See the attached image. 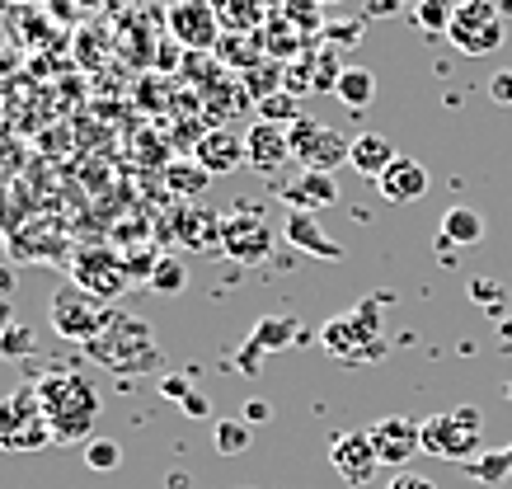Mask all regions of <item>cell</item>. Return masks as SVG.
Returning a JSON list of instances; mask_svg holds the SVG:
<instances>
[{
    "label": "cell",
    "instance_id": "cell-18",
    "mask_svg": "<svg viewBox=\"0 0 512 489\" xmlns=\"http://www.w3.org/2000/svg\"><path fill=\"white\" fill-rule=\"evenodd\" d=\"M240 160H249L245 142L235 137V132H226V127H217V132H207L198 142V165L207 174H231Z\"/></svg>",
    "mask_w": 512,
    "mask_h": 489
},
{
    "label": "cell",
    "instance_id": "cell-19",
    "mask_svg": "<svg viewBox=\"0 0 512 489\" xmlns=\"http://www.w3.org/2000/svg\"><path fill=\"white\" fill-rule=\"evenodd\" d=\"M395 160H400V151H395V142L381 137V132H362L353 142V151H348V165H353L357 174H367V179H381Z\"/></svg>",
    "mask_w": 512,
    "mask_h": 489
},
{
    "label": "cell",
    "instance_id": "cell-39",
    "mask_svg": "<svg viewBox=\"0 0 512 489\" xmlns=\"http://www.w3.org/2000/svg\"><path fill=\"white\" fill-rule=\"evenodd\" d=\"M503 395H508V400H512V381H508V386H503Z\"/></svg>",
    "mask_w": 512,
    "mask_h": 489
},
{
    "label": "cell",
    "instance_id": "cell-33",
    "mask_svg": "<svg viewBox=\"0 0 512 489\" xmlns=\"http://www.w3.org/2000/svg\"><path fill=\"white\" fill-rule=\"evenodd\" d=\"M386 489H437L428 475H419V471H395L386 480Z\"/></svg>",
    "mask_w": 512,
    "mask_h": 489
},
{
    "label": "cell",
    "instance_id": "cell-28",
    "mask_svg": "<svg viewBox=\"0 0 512 489\" xmlns=\"http://www.w3.org/2000/svg\"><path fill=\"white\" fill-rule=\"evenodd\" d=\"M273 15H282L301 33H311L315 24H320V5H315V0H273Z\"/></svg>",
    "mask_w": 512,
    "mask_h": 489
},
{
    "label": "cell",
    "instance_id": "cell-2",
    "mask_svg": "<svg viewBox=\"0 0 512 489\" xmlns=\"http://www.w3.org/2000/svg\"><path fill=\"white\" fill-rule=\"evenodd\" d=\"M85 353H90L99 367L123 372V377H137V372L160 367L156 330H151L141 316H127V311H113V306H109V320L99 325V334L85 344Z\"/></svg>",
    "mask_w": 512,
    "mask_h": 489
},
{
    "label": "cell",
    "instance_id": "cell-13",
    "mask_svg": "<svg viewBox=\"0 0 512 489\" xmlns=\"http://www.w3.org/2000/svg\"><path fill=\"white\" fill-rule=\"evenodd\" d=\"M329 461H334V471H339L353 489L372 485L376 471H381V457H376V447H372V433H339L334 447H329Z\"/></svg>",
    "mask_w": 512,
    "mask_h": 489
},
{
    "label": "cell",
    "instance_id": "cell-14",
    "mask_svg": "<svg viewBox=\"0 0 512 489\" xmlns=\"http://www.w3.org/2000/svg\"><path fill=\"white\" fill-rule=\"evenodd\" d=\"M245 151H249V165H254V170H278L282 160H292V127L259 118V123L245 132Z\"/></svg>",
    "mask_w": 512,
    "mask_h": 489
},
{
    "label": "cell",
    "instance_id": "cell-37",
    "mask_svg": "<svg viewBox=\"0 0 512 489\" xmlns=\"http://www.w3.org/2000/svg\"><path fill=\"white\" fill-rule=\"evenodd\" d=\"M15 330V306H10V297H0V339Z\"/></svg>",
    "mask_w": 512,
    "mask_h": 489
},
{
    "label": "cell",
    "instance_id": "cell-22",
    "mask_svg": "<svg viewBox=\"0 0 512 489\" xmlns=\"http://www.w3.org/2000/svg\"><path fill=\"white\" fill-rule=\"evenodd\" d=\"M306 334V325L296 316H264L259 325H254V334H249V344H259V348H287L296 344Z\"/></svg>",
    "mask_w": 512,
    "mask_h": 489
},
{
    "label": "cell",
    "instance_id": "cell-31",
    "mask_svg": "<svg viewBox=\"0 0 512 489\" xmlns=\"http://www.w3.org/2000/svg\"><path fill=\"white\" fill-rule=\"evenodd\" d=\"M470 297L480 301L484 311H498V306L508 301V292H503V283H494V278H475V283H470Z\"/></svg>",
    "mask_w": 512,
    "mask_h": 489
},
{
    "label": "cell",
    "instance_id": "cell-25",
    "mask_svg": "<svg viewBox=\"0 0 512 489\" xmlns=\"http://www.w3.org/2000/svg\"><path fill=\"white\" fill-rule=\"evenodd\" d=\"M249 428H254V424H245V419H217V428H212V433H217V452H221V457H240V452H249V438H254Z\"/></svg>",
    "mask_w": 512,
    "mask_h": 489
},
{
    "label": "cell",
    "instance_id": "cell-29",
    "mask_svg": "<svg viewBox=\"0 0 512 489\" xmlns=\"http://www.w3.org/2000/svg\"><path fill=\"white\" fill-rule=\"evenodd\" d=\"M118 461H123V447L113 438H90L85 442V466L90 471H118Z\"/></svg>",
    "mask_w": 512,
    "mask_h": 489
},
{
    "label": "cell",
    "instance_id": "cell-1",
    "mask_svg": "<svg viewBox=\"0 0 512 489\" xmlns=\"http://www.w3.org/2000/svg\"><path fill=\"white\" fill-rule=\"evenodd\" d=\"M33 391H38L47 424H52V442H90L99 405H104L90 377L62 367V372H43L33 381Z\"/></svg>",
    "mask_w": 512,
    "mask_h": 489
},
{
    "label": "cell",
    "instance_id": "cell-11",
    "mask_svg": "<svg viewBox=\"0 0 512 489\" xmlns=\"http://www.w3.org/2000/svg\"><path fill=\"white\" fill-rule=\"evenodd\" d=\"M165 24H170V33L184 43L188 52H207L217 48L221 38V15L212 0H174L170 15H165Z\"/></svg>",
    "mask_w": 512,
    "mask_h": 489
},
{
    "label": "cell",
    "instance_id": "cell-17",
    "mask_svg": "<svg viewBox=\"0 0 512 489\" xmlns=\"http://www.w3.org/2000/svg\"><path fill=\"white\" fill-rule=\"evenodd\" d=\"M287 240H292L301 254H315V259H343V245L320 226L315 212H292V217H287Z\"/></svg>",
    "mask_w": 512,
    "mask_h": 489
},
{
    "label": "cell",
    "instance_id": "cell-4",
    "mask_svg": "<svg viewBox=\"0 0 512 489\" xmlns=\"http://www.w3.org/2000/svg\"><path fill=\"white\" fill-rule=\"evenodd\" d=\"M52 442V424L33 386H19L0 400V452H38Z\"/></svg>",
    "mask_w": 512,
    "mask_h": 489
},
{
    "label": "cell",
    "instance_id": "cell-12",
    "mask_svg": "<svg viewBox=\"0 0 512 489\" xmlns=\"http://www.w3.org/2000/svg\"><path fill=\"white\" fill-rule=\"evenodd\" d=\"M367 433H372V447H376V457H381V466H395V471H404L423 452V424L409 419V414H386Z\"/></svg>",
    "mask_w": 512,
    "mask_h": 489
},
{
    "label": "cell",
    "instance_id": "cell-34",
    "mask_svg": "<svg viewBox=\"0 0 512 489\" xmlns=\"http://www.w3.org/2000/svg\"><path fill=\"white\" fill-rule=\"evenodd\" d=\"M489 99L503 104V109H512V71H498V76L489 80Z\"/></svg>",
    "mask_w": 512,
    "mask_h": 489
},
{
    "label": "cell",
    "instance_id": "cell-20",
    "mask_svg": "<svg viewBox=\"0 0 512 489\" xmlns=\"http://www.w3.org/2000/svg\"><path fill=\"white\" fill-rule=\"evenodd\" d=\"M334 95H339V104L348 113H367L372 109V99H376V76L367 71V66H343Z\"/></svg>",
    "mask_w": 512,
    "mask_h": 489
},
{
    "label": "cell",
    "instance_id": "cell-6",
    "mask_svg": "<svg viewBox=\"0 0 512 489\" xmlns=\"http://www.w3.org/2000/svg\"><path fill=\"white\" fill-rule=\"evenodd\" d=\"M320 344L334 358H372V353H381V301L367 297L357 311L329 320L320 330Z\"/></svg>",
    "mask_w": 512,
    "mask_h": 489
},
{
    "label": "cell",
    "instance_id": "cell-8",
    "mask_svg": "<svg viewBox=\"0 0 512 489\" xmlns=\"http://www.w3.org/2000/svg\"><path fill=\"white\" fill-rule=\"evenodd\" d=\"M348 151H353V142L334 127L315 123V118H296L292 123V160H301L306 170L334 174L339 165H348Z\"/></svg>",
    "mask_w": 512,
    "mask_h": 489
},
{
    "label": "cell",
    "instance_id": "cell-16",
    "mask_svg": "<svg viewBox=\"0 0 512 489\" xmlns=\"http://www.w3.org/2000/svg\"><path fill=\"white\" fill-rule=\"evenodd\" d=\"M376 189H381L386 203H419L423 193H428V170H423L419 160L400 156L381 179H376Z\"/></svg>",
    "mask_w": 512,
    "mask_h": 489
},
{
    "label": "cell",
    "instance_id": "cell-21",
    "mask_svg": "<svg viewBox=\"0 0 512 489\" xmlns=\"http://www.w3.org/2000/svg\"><path fill=\"white\" fill-rule=\"evenodd\" d=\"M466 475L484 489H498L512 475V442L508 447H498V452H480L475 461H466Z\"/></svg>",
    "mask_w": 512,
    "mask_h": 489
},
{
    "label": "cell",
    "instance_id": "cell-32",
    "mask_svg": "<svg viewBox=\"0 0 512 489\" xmlns=\"http://www.w3.org/2000/svg\"><path fill=\"white\" fill-rule=\"evenodd\" d=\"M24 353H33V334L24 325H15V330L0 339V358H24Z\"/></svg>",
    "mask_w": 512,
    "mask_h": 489
},
{
    "label": "cell",
    "instance_id": "cell-35",
    "mask_svg": "<svg viewBox=\"0 0 512 489\" xmlns=\"http://www.w3.org/2000/svg\"><path fill=\"white\" fill-rule=\"evenodd\" d=\"M184 410H188V419H207V414H212V400H202V395L188 391L184 395Z\"/></svg>",
    "mask_w": 512,
    "mask_h": 489
},
{
    "label": "cell",
    "instance_id": "cell-41",
    "mask_svg": "<svg viewBox=\"0 0 512 489\" xmlns=\"http://www.w3.org/2000/svg\"><path fill=\"white\" fill-rule=\"evenodd\" d=\"M386 5H400V0H386ZM414 5H419V0H414Z\"/></svg>",
    "mask_w": 512,
    "mask_h": 489
},
{
    "label": "cell",
    "instance_id": "cell-3",
    "mask_svg": "<svg viewBox=\"0 0 512 489\" xmlns=\"http://www.w3.org/2000/svg\"><path fill=\"white\" fill-rule=\"evenodd\" d=\"M423 452L442 461H475L484 452V414L475 405H456L423 424Z\"/></svg>",
    "mask_w": 512,
    "mask_h": 489
},
{
    "label": "cell",
    "instance_id": "cell-40",
    "mask_svg": "<svg viewBox=\"0 0 512 489\" xmlns=\"http://www.w3.org/2000/svg\"><path fill=\"white\" fill-rule=\"evenodd\" d=\"M315 5H339V0H315Z\"/></svg>",
    "mask_w": 512,
    "mask_h": 489
},
{
    "label": "cell",
    "instance_id": "cell-24",
    "mask_svg": "<svg viewBox=\"0 0 512 489\" xmlns=\"http://www.w3.org/2000/svg\"><path fill=\"white\" fill-rule=\"evenodd\" d=\"M235 38H240V33H226V38L217 43L221 62H226V66H259V62H264V33H254L249 43H235Z\"/></svg>",
    "mask_w": 512,
    "mask_h": 489
},
{
    "label": "cell",
    "instance_id": "cell-26",
    "mask_svg": "<svg viewBox=\"0 0 512 489\" xmlns=\"http://www.w3.org/2000/svg\"><path fill=\"white\" fill-rule=\"evenodd\" d=\"M146 283L156 287V292H184L188 264H184V259H174V254H160L156 269H151V278H146Z\"/></svg>",
    "mask_w": 512,
    "mask_h": 489
},
{
    "label": "cell",
    "instance_id": "cell-27",
    "mask_svg": "<svg viewBox=\"0 0 512 489\" xmlns=\"http://www.w3.org/2000/svg\"><path fill=\"white\" fill-rule=\"evenodd\" d=\"M451 15H456V5H451V0H419V5H414V24L428 29V33H447Z\"/></svg>",
    "mask_w": 512,
    "mask_h": 489
},
{
    "label": "cell",
    "instance_id": "cell-30",
    "mask_svg": "<svg viewBox=\"0 0 512 489\" xmlns=\"http://www.w3.org/2000/svg\"><path fill=\"white\" fill-rule=\"evenodd\" d=\"M259 118H268V123H282V127H292L296 118H301V109H296V99L292 95H268V99H259Z\"/></svg>",
    "mask_w": 512,
    "mask_h": 489
},
{
    "label": "cell",
    "instance_id": "cell-36",
    "mask_svg": "<svg viewBox=\"0 0 512 489\" xmlns=\"http://www.w3.org/2000/svg\"><path fill=\"white\" fill-rule=\"evenodd\" d=\"M240 419H245V424H264V419H268V400H249L245 410H240Z\"/></svg>",
    "mask_w": 512,
    "mask_h": 489
},
{
    "label": "cell",
    "instance_id": "cell-10",
    "mask_svg": "<svg viewBox=\"0 0 512 489\" xmlns=\"http://www.w3.org/2000/svg\"><path fill=\"white\" fill-rule=\"evenodd\" d=\"M221 250L231 254L235 264H264L273 254V226L259 212H231L221 221Z\"/></svg>",
    "mask_w": 512,
    "mask_h": 489
},
{
    "label": "cell",
    "instance_id": "cell-38",
    "mask_svg": "<svg viewBox=\"0 0 512 489\" xmlns=\"http://www.w3.org/2000/svg\"><path fill=\"white\" fill-rule=\"evenodd\" d=\"M10 287H15V269L0 264V297H10Z\"/></svg>",
    "mask_w": 512,
    "mask_h": 489
},
{
    "label": "cell",
    "instance_id": "cell-15",
    "mask_svg": "<svg viewBox=\"0 0 512 489\" xmlns=\"http://www.w3.org/2000/svg\"><path fill=\"white\" fill-rule=\"evenodd\" d=\"M282 198H287V207L292 212H325V207L339 203V184H334V174H320V170H306L296 184H287L282 189Z\"/></svg>",
    "mask_w": 512,
    "mask_h": 489
},
{
    "label": "cell",
    "instance_id": "cell-9",
    "mask_svg": "<svg viewBox=\"0 0 512 489\" xmlns=\"http://www.w3.org/2000/svg\"><path fill=\"white\" fill-rule=\"evenodd\" d=\"M127 278H132V269H127L113 250H80L76 264H71V283L85 287V292H94L99 301H118V297H123Z\"/></svg>",
    "mask_w": 512,
    "mask_h": 489
},
{
    "label": "cell",
    "instance_id": "cell-23",
    "mask_svg": "<svg viewBox=\"0 0 512 489\" xmlns=\"http://www.w3.org/2000/svg\"><path fill=\"white\" fill-rule=\"evenodd\" d=\"M442 236H447L451 245H480L484 240V217L475 212V207H447Z\"/></svg>",
    "mask_w": 512,
    "mask_h": 489
},
{
    "label": "cell",
    "instance_id": "cell-5",
    "mask_svg": "<svg viewBox=\"0 0 512 489\" xmlns=\"http://www.w3.org/2000/svg\"><path fill=\"white\" fill-rule=\"evenodd\" d=\"M451 48L466 52V57H489L503 48V10L494 0H456V15H451Z\"/></svg>",
    "mask_w": 512,
    "mask_h": 489
},
{
    "label": "cell",
    "instance_id": "cell-7",
    "mask_svg": "<svg viewBox=\"0 0 512 489\" xmlns=\"http://www.w3.org/2000/svg\"><path fill=\"white\" fill-rule=\"evenodd\" d=\"M47 320H52V330L62 334V339L90 344L94 334H99V325L109 320V306L94 297V292H85V287L66 283L52 292V301H47Z\"/></svg>",
    "mask_w": 512,
    "mask_h": 489
}]
</instances>
